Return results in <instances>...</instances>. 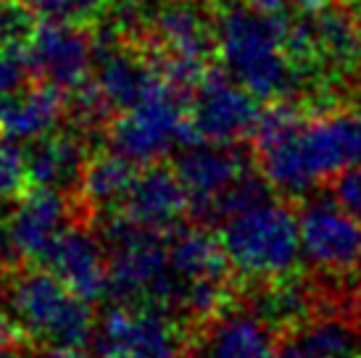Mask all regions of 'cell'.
<instances>
[{"label":"cell","instance_id":"1","mask_svg":"<svg viewBox=\"0 0 361 358\" xmlns=\"http://www.w3.org/2000/svg\"><path fill=\"white\" fill-rule=\"evenodd\" d=\"M288 13H264L248 3L216 8V58L232 80L264 103L301 98V85L282 53Z\"/></svg>","mask_w":361,"mask_h":358},{"label":"cell","instance_id":"2","mask_svg":"<svg viewBox=\"0 0 361 358\" xmlns=\"http://www.w3.org/2000/svg\"><path fill=\"white\" fill-rule=\"evenodd\" d=\"M0 300L24 345L37 350L82 348L92 340V303L45 266L24 264L3 274Z\"/></svg>","mask_w":361,"mask_h":358},{"label":"cell","instance_id":"3","mask_svg":"<svg viewBox=\"0 0 361 358\" xmlns=\"http://www.w3.org/2000/svg\"><path fill=\"white\" fill-rule=\"evenodd\" d=\"M219 237L240 288L285 277L301 268L298 203L271 198L219 224Z\"/></svg>","mask_w":361,"mask_h":358},{"label":"cell","instance_id":"4","mask_svg":"<svg viewBox=\"0 0 361 358\" xmlns=\"http://www.w3.org/2000/svg\"><path fill=\"white\" fill-rule=\"evenodd\" d=\"M198 329L151 303H111L95 321L92 348L101 358H190Z\"/></svg>","mask_w":361,"mask_h":358},{"label":"cell","instance_id":"5","mask_svg":"<svg viewBox=\"0 0 361 358\" xmlns=\"http://www.w3.org/2000/svg\"><path fill=\"white\" fill-rule=\"evenodd\" d=\"M106 142L114 153L148 166L164 161L174 148H188L201 140L188 116V98L164 87L135 109L116 113L106 130Z\"/></svg>","mask_w":361,"mask_h":358},{"label":"cell","instance_id":"6","mask_svg":"<svg viewBox=\"0 0 361 358\" xmlns=\"http://www.w3.org/2000/svg\"><path fill=\"white\" fill-rule=\"evenodd\" d=\"M301 245L317 274L338 282L361 277V221L343 211L335 198L298 200Z\"/></svg>","mask_w":361,"mask_h":358},{"label":"cell","instance_id":"7","mask_svg":"<svg viewBox=\"0 0 361 358\" xmlns=\"http://www.w3.org/2000/svg\"><path fill=\"white\" fill-rule=\"evenodd\" d=\"M259 98L224 69L211 66L188 98V116L201 142H251L261 119Z\"/></svg>","mask_w":361,"mask_h":358},{"label":"cell","instance_id":"8","mask_svg":"<svg viewBox=\"0 0 361 358\" xmlns=\"http://www.w3.org/2000/svg\"><path fill=\"white\" fill-rule=\"evenodd\" d=\"M27 61L35 80L71 92L92 77L95 40L85 24L42 19L27 45Z\"/></svg>","mask_w":361,"mask_h":358},{"label":"cell","instance_id":"9","mask_svg":"<svg viewBox=\"0 0 361 358\" xmlns=\"http://www.w3.org/2000/svg\"><path fill=\"white\" fill-rule=\"evenodd\" d=\"M174 171L180 177L182 187L190 200V221L211 227V209L224 190L230 187L235 179H240L253 166L251 159L235 150V145H188L180 156L174 159Z\"/></svg>","mask_w":361,"mask_h":358},{"label":"cell","instance_id":"10","mask_svg":"<svg viewBox=\"0 0 361 358\" xmlns=\"http://www.w3.org/2000/svg\"><path fill=\"white\" fill-rule=\"evenodd\" d=\"M3 219L24 264H40L56 237L69 224L80 221V216L71 195L45 185H32L19 200L11 203V211Z\"/></svg>","mask_w":361,"mask_h":358},{"label":"cell","instance_id":"11","mask_svg":"<svg viewBox=\"0 0 361 358\" xmlns=\"http://www.w3.org/2000/svg\"><path fill=\"white\" fill-rule=\"evenodd\" d=\"M92 232L95 229L85 221L69 224L45 250L37 266H45L77 295L95 303L109 295V256L103 240Z\"/></svg>","mask_w":361,"mask_h":358},{"label":"cell","instance_id":"12","mask_svg":"<svg viewBox=\"0 0 361 358\" xmlns=\"http://www.w3.org/2000/svg\"><path fill=\"white\" fill-rule=\"evenodd\" d=\"M116 214L127 216L140 227L169 232L185 224V219H190V200L174 166L156 161L137 171Z\"/></svg>","mask_w":361,"mask_h":358},{"label":"cell","instance_id":"13","mask_svg":"<svg viewBox=\"0 0 361 358\" xmlns=\"http://www.w3.org/2000/svg\"><path fill=\"white\" fill-rule=\"evenodd\" d=\"M148 24L151 50L206 63L216 58V35L206 0H166Z\"/></svg>","mask_w":361,"mask_h":358},{"label":"cell","instance_id":"14","mask_svg":"<svg viewBox=\"0 0 361 358\" xmlns=\"http://www.w3.org/2000/svg\"><path fill=\"white\" fill-rule=\"evenodd\" d=\"M190 358H282L277 335L245 306L209 321L192 342Z\"/></svg>","mask_w":361,"mask_h":358},{"label":"cell","instance_id":"15","mask_svg":"<svg viewBox=\"0 0 361 358\" xmlns=\"http://www.w3.org/2000/svg\"><path fill=\"white\" fill-rule=\"evenodd\" d=\"M140 169L142 166H137L135 161L124 159L111 148L106 153H92L85 163L80 185L71 195L80 221L92 227L103 216L116 214Z\"/></svg>","mask_w":361,"mask_h":358},{"label":"cell","instance_id":"16","mask_svg":"<svg viewBox=\"0 0 361 358\" xmlns=\"http://www.w3.org/2000/svg\"><path fill=\"white\" fill-rule=\"evenodd\" d=\"M66 116V92L51 82H27L0 98V132L19 142H32L59 130Z\"/></svg>","mask_w":361,"mask_h":358},{"label":"cell","instance_id":"17","mask_svg":"<svg viewBox=\"0 0 361 358\" xmlns=\"http://www.w3.org/2000/svg\"><path fill=\"white\" fill-rule=\"evenodd\" d=\"M27 169H30L32 185L61 190L66 195H74L80 185L85 163L90 159V150L85 142V135L77 130L51 132L45 137L27 142Z\"/></svg>","mask_w":361,"mask_h":358},{"label":"cell","instance_id":"18","mask_svg":"<svg viewBox=\"0 0 361 358\" xmlns=\"http://www.w3.org/2000/svg\"><path fill=\"white\" fill-rule=\"evenodd\" d=\"M169 240V264L174 274L185 279L188 285L209 282V279H230L235 277L230 259L224 253L219 232L206 224L185 221L180 227L166 232Z\"/></svg>","mask_w":361,"mask_h":358},{"label":"cell","instance_id":"19","mask_svg":"<svg viewBox=\"0 0 361 358\" xmlns=\"http://www.w3.org/2000/svg\"><path fill=\"white\" fill-rule=\"evenodd\" d=\"M32 187L27 153L19 140L0 132V206H11Z\"/></svg>","mask_w":361,"mask_h":358},{"label":"cell","instance_id":"20","mask_svg":"<svg viewBox=\"0 0 361 358\" xmlns=\"http://www.w3.org/2000/svg\"><path fill=\"white\" fill-rule=\"evenodd\" d=\"M40 21L27 0H0V45L27 50Z\"/></svg>","mask_w":361,"mask_h":358},{"label":"cell","instance_id":"21","mask_svg":"<svg viewBox=\"0 0 361 358\" xmlns=\"http://www.w3.org/2000/svg\"><path fill=\"white\" fill-rule=\"evenodd\" d=\"M35 13L45 21L92 24L103 16L106 0H27Z\"/></svg>","mask_w":361,"mask_h":358},{"label":"cell","instance_id":"22","mask_svg":"<svg viewBox=\"0 0 361 358\" xmlns=\"http://www.w3.org/2000/svg\"><path fill=\"white\" fill-rule=\"evenodd\" d=\"M30 80L35 77H32L30 61H27V50L0 45V98L16 92Z\"/></svg>","mask_w":361,"mask_h":358},{"label":"cell","instance_id":"23","mask_svg":"<svg viewBox=\"0 0 361 358\" xmlns=\"http://www.w3.org/2000/svg\"><path fill=\"white\" fill-rule=\"evenodd\" d=\"M324 190H330V195L343 211H348L353 219L361 221V163L348 166L338 177H332Z\"/></svg>","mask_w":361,"mask_h":358},{"label":"cell","instance_id":"24","mask_svg":"<svg viewBox=\"0 0 361 358\" xmlns=\"http://www.w3.org/2000/svg\"><path fill=\"white\" fill-rule=\"evenodd\" d=\"M30 358H101L98 353H87L82 348H48V350H37L32 353Z\"/></svg>","mask_w":361,"mask_h":358},{"label":"cell","instance_id":"25","mask_svg":"<svg viewBox=\"0 0 361 358\" xmlns=\"http://www.w3.org/2000/svg\"><path fill=\"white\" fill-rule=\"evenodd\" d=\"M243 3H248L264 13H288V8L293 6V0H243Z\"/></svg>","mask_w":361,"mask_h":358},{"label":"cell","instance_id":"26","mask_svg":"<svg viewBox=\"0 0 361 358\" xmlns=\"http://www.w3.org/2000/svg\"><path fill=\"white\" fill-rule=\"evenodd\" d=\"M341 3H348V6H356V8H359L361 0H341Z\"/></svg>","mask_w":361,"mask_h":358},{"label":"cell","instance_id":"27","mask_svg":"<svg viewBox=\"0 0 361 358\" xmlns=\"http://www.w3.org/2000/svg\"><path fill=\"white\" fill-rule=\"evenodd\" d=\"M359 21H361V11H359Z\"/></svg>","mask_w":361,"mask_h":358},{"label":"cell","instance_id":"28","mask_svg":"<svg viewBox=\"0 0 361 358\" xmlns=\"http://www.w3.org/2000/svg\"><path fill=\"white\" fill-rule=\"evenodd\" d=\"M359 11H361V3H359Z\"/></svg>","mask_w":361,"mask_h":358}]
</instances>
